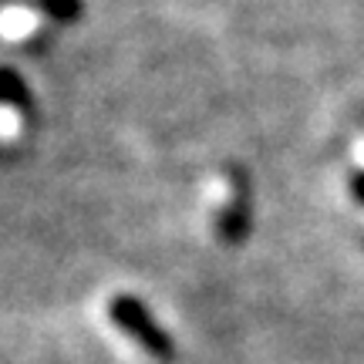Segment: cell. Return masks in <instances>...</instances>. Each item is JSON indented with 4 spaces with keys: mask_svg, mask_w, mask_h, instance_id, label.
Returning <instances> with one entry per match:
<instances>
[{
    "mask_svg": "<svg viewBox=\"0 0 364 364\" xmlns=\"http://www.w3.org/2000/svg\"><path fill=\"white\" fill-rule=\"evenodd\" d=\"M108 317H112V324L118 331H125L145 354H152L159 361H172V341L166 338V331L149 317L142 304L135 297H112L108 300Z\"/></svg>",
    "mask_w": 364,
    "mask_h": 364,
    "instance_id": "1",
    "label": "cell"
},
{
    "mask_svg": "<svg viewBox=\"0 0 364 364\" xmlns=\"http://www.w3.org/2000/svg\"><path fill=\"white\" fill-rule=\"evenodd\" d=\"M24 129V112H21V102L11 98V91H0V139L4 142H14Z\"/></svg>",
    "mask_w": 364,
    "mask_h": 364,
    "instance_id": "3",
    "label": "cell"
},
{
    "mask_svg": "<svg viewBox=\"0 0 364 364\" xmlns=\"http://www.w3.org/2000/svg\"><path fill=\"white\" fill-rule=\"evenodd\" d=\"M44 24V11L38 7H21V4H11V7H0V38L4 41H21L34 38Z\"/></svg>",
    "mask_w": 364,
    "mask_h": 364,
    "instance_id": "2",
    "label": "cell"
}]
</instances>
